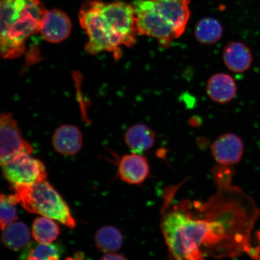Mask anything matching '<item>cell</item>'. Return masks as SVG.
I'll list each match as a JSON object with an SVG mask.
<instances>
[{
    "label": "cell",
    "mask_w": 260,
    "mask_h": 260,
    "mask_svg": "<svg viewBox=\"0 0 260 260\" xmlns=\"http://www.w3.org/2000/svg\"><path fill=\"white\" fill-rule=\"evenodd\" d=\"M222 25L212 18L201 19L194 28L195 37L200 43L204 45L216 43L222 38Z\"/></svg>",
    "instance_id": "obj_17"
},
{
    "label": "cell",
    "mask_w": 260,
    "mask_h": 260,
    "mask_svg": "<svg viewBox=\"0 0 260 260\" xmlns=\"http://www.w3.org/2000/svg\"><path fill=\"white\" fill-rule=\"evenodd\" d=\"M17 203H18L15 194L6 196L4 194H2L0 197V222L2 230L9 224L14 222L18 219L17 210L16 208Z\"/></svg>",
    "instance_id": "obj_20"
},
{
    "label": "cell",
    "mask_w": 260,
    "mask_h": 260,
    "mask_svg": "<svg viewBox=\"0 0 260 260\" xmlns=\"http://www.w3.org/2000/svg\"><path fill=\"white\" fill-rule=\"evenodd\" d=\"M52 141L55 150L58 153L73 155L82 147V134L76 126L63 125L55 131Z\"/></svg>",
    "instance_id": "obj_12"
},
{
    "label": "cell",
    "mask_w": 260,
    "mask_h": 260,
    "mask_svg": "<svg viewBox=\"0 0 260 260\" xmlns=\"http://www.w3.org/2000/svg\"><path fill=\"white\" fill-rule=\"evenodd\" d=\"M154 8L174 28L177 37L186 30L189 20L190 0H152Z\"/></svg>",
    "instance_id": "obj_9"
},
{
    "label": "cell",
    "mask_w": 260,
    "mask_h": 260,
    "mask_svg": "<svg viewBox=\"0 0 260 260\" xmlns=\"http://www.w3.org/2000/svg\"><path fill=\"white\" fill-rule=\"evenodd\" d=\"M1 166L3 175L12 187L30 186L47 177L44 165L30 154L17 156Z\"/></svg>",
    "instance_id": "obj_6"
},
{
    "label": "cell",
    "mask_w": 260,
    "mask_h": 260,
    "mask_svg": "<svg viewBox=\"0 0 260 260\" xmlns=\"http://www.w3.org/2000/svg\"><path fill=\"white\" fill-rule=\"evenodd\" d=\"M155 132L144 124H136L129 127L125 134V142L133 153L142 154L154 146Z\"/></svg>",
    "instance_id": "obj_15"
},
{
    "label": "cell",
    "mask_w": 260,
    "mask_h": 260,
    "mask_svg": "<svg viewBox=\"0 0 260 260\" xmlns=\"http://www.w3.org/2000/svg\"><path fill=\"white\" fill-rule=\"evenodd\" d=\"M47 9L41 0H2L0 3V52L5 59L24 53L26 41L40 32Z\"/></svg>",
    "instance_id": "obj_3"
},
{
    "label": "cell",
    "mask_w": 260,
    "mask_h": 260,
    "mask_svg": "<svg viewBox=\"0 0 260 260\" xmlns=\"http://www.w3.org/2000/svg\"><path fill=\"white\" fill-rule=\"evenodd\" d=\"M100 260H126L124 256L115 253H106Z\"/></svg>",
    "instance_id": "obj_22"
},
{
    "label": "cell",
    "mask_w": 260,
    "mask_h": 260,
    "mask_svg": "<svg viewBox=\"0 0 260 260\" xmlns=\"http://www.w3.org/2000/svg\"><path fill=\"white\" fill-rule=\"evenodd\" d=\"M147 159L139 154L123 155L118 166V174L121 180L130 184H140L149 174Z\"/></svg>",
    "instance_id": "obj_11"
},
{
    "label": "cell",
    "mask_w": 260,
    "mask_h": 260,
    "mask_svg": "<svg viewBox=\"0 0 260 260\" xmlns=\"http://www.w3.org/2000/svg\"><path fill=\"white\" fill-rule=\"evenodd\" d=\"M2 239L8 249L17 251L28 245L30 239V231L24 223L14 222L3 230Z\"/></svg>",
    "instance_id": "obj_16"
},
{
    "label": "cell",
    "mask_w": 260,
    "mask_h": 260,
    "mask_svg": "<svg viewBox=\"0 0 260 260\" xmlns=\"http://www.w3.org/2000/svg\"><path fill=\"white\" fill-rule=\"evenodd\" d=\"M13 188L18 203L28 212L57 220L70 229L76 226V221L69 207L60 194L46 181Z\"/></svg>",
    "instance_id": "obj_4"
},
{
    "label": "cell",
    "mask_w": 260,
    "mask_h": 260,
    "mask_svg": "<svg viewBox=\"0 0 260 260\" xmlns=\"http://www.w3.org/2000/svg\"><path fill=\"white\" fill-rule=\"evenodd\" d=\"M34 148L22 138L20 129L10 113L0 116V164H5L17 156L31 154Z\"/></svg>",
    "instance_id": "obj_7"
},
{
    "label": "cell",
    "mask_w": 260,
    "mask_h": 260,
    "mask_svg": "<svg viewBox=\"0 0 260 260\" xmlns=\"http://www.w3.org/2000/svg\"><path fill=\"white\" fill-rule=\"evenodd\" d=\"M60 230L53 219L46 217H38L32 225V236L36 241L44 245H49L56 240Z\"/></svg>",
    "instance_id": "obj_19"
},
{
    "label": "cell",
    "mask_w": 260,
    "mask_h": 260,
    "mask_svg": "<svg viewBox=\"0 0 260 260\" xmlns=\"http://www.w3.org/2000/svg\"><path fill=\"white\" fill-rule=\"evenodd\" d=\"M207 93L213 102L225 104L235 99L237 86L235 80L225 73L214 74L208 80Z\"/></svg>",
    "instance_id": "obj_14"
},
{
    "label": "cell",
    "mask_w": 260,
    "mask_h": 260,
    "mask_svg": "<svg viewBox=\"0 0 260 260\" xmlns=\"http://www.w3.org/2000/svg\"><path fill=\"white\" fill-rule=\"evenodd\" d=\"M222 56L226 67L234 73L245 72L252 63L251 51L240 42H229L223 49Z\"/></svg>",
    "instance_id": "obj_13"
},
{
    "label": "cell",
    "mask_w": 260,
    "mask_h": 260,
    "mask_svg": "<svg viewBox=\"0 0 260 260\" xmlns=\"http://www.w3.org/2000/svg\"><path fill=\"white\" fill-rule=\"evenodd\" d=\"M136 27L142 35L154 38L162 47L170 46L177 39L174 29L154 8L152 0H133Z\"/></svg>",
    "instance_id": "obj_5"
},
{
    "label": "cell",
    "mask_w": 260,
    "mask_h": 260,
    "mask_svg": "<svg viewBox=\"0 0 260 260\" xmlns=\"http://www.w3.org/2000/svg\"><path fill=\"white\" fill-rule=\"evenodd\" d=\"M256 236H257L258 241L260 242V231L259 232L257 233V235H256Z\"/></svg>",
    "instance_id": "obj_23"
},
{
    "label": "cell",
    "mask_w": 260,
    "mask_h": 260,
    "mask_svg": "<svg viewBox=\"0 0 260 260\" xmlns=\"http://www.w3.org/2000/svg\"><path fill=\"white\" fill-rule=\"evenodd\" d=\"M96 245L104 253H114L121 249L123 237L121 232L115 227L101 228L95 236Z\"/></svg>",
    "instance_id": "obj_18"
},
{
    "label": "cell",
    "mask_w": 260,
    "mask_h": 260,
    "mask_svg": "<svg viewBox=\"0 0 260 260\" xmlns=\"http://www.w3.org/2000/svg\"><path fill=\"white\" fill-rule=\"evenodd\" d=\"M211 153L217 164L230 167L241 160L244 146L241 139L233 133L219 136L211 145Z\"/></svg>",
    "instance_id": "obj_10"
},
{
    "label": "cell",
    "mask_w": 260,
    "mask_h": 260,
    "mask_svg": "<svg viewBox=\"0 0 260 260\" xmlns=\"http://www.w3.org/2000/svg\"><path fill=\"white\" fill-rule=\"evenodd\" d=\"M80 23L88 36L87 53H112L118 58L121 47H132L138 37L136 15L132 5L123 2L86 1L79 12Z\"/></svg>",
    "instance_id": "obj_2"
},
{
    "label": "cell",
    "mask_w": 260,
    "mask_h": 260,
    "mask_svg": "<svg viewBox=\"0 0 260 260\" xmlns=\"http://www.w3.org/2000/svg\"><path fill=\"white\" fill-rule=\"evenodd\" d=\"M60 256L52 247L37 245L29 246L21 260H59Z\"/></svg>",
    "instance_id": "obj_21"
},
{
    "label": "cell",
    "mask_w": 260,
    "mask_h": 260,
    "mask_svg": "<svg viewBox=\"0 0 260 260\" xmlns=\"http://www.w3.org/2000/svg\"><path fill=\"white\" fill-rule=\"evenodd\" d=\"M72 28L68 15L59 9L47 10L42 18L40 32L44 40L57 44L69 37Z\"/></svg>",
    "instance_id": "obj_8"
},
{
    "label": "cell",
    "mask_w": 260,
    "mask_h": 260,
    "mask_svg": "<svg viewBox=\"0 0 260 260\" xmlns=\"http://www.w3.org/2000/svg\"><path fill=\"white\" fill-rule=\"evenodd\" d=\"M213 172L216 192L206 201L174 203L172 188L165 193L161 229L168 260L235 258L244 253L260 260V246L253 247L251 239L258 208L241 188L232 184L229 167L219 166Z\"/></svg>",
    "instance_id": "obj_1"
}]
</instances>
